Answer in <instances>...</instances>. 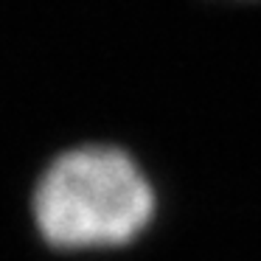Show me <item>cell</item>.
Instances as JSON below:
<instances>
[{
  "mask_svg": "<svg viewBox=\"0 0 261 261\" xmlns=\"http://www.w3.org/2000/svg\"><path fill=\"white\" fill-rule=\"evenodd\" d=\"M34 222L48 247L113 250L132 244L158 211L152 182L118 146H79L59 154L37 180Z\"/></svg>",
  "mask_w": 261,
  "mask_h": 261,
  "instance_id": "6da1fadb",
  "label": "cell"
}]
</instances>
